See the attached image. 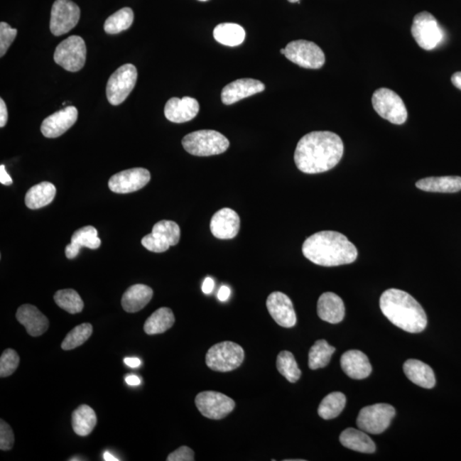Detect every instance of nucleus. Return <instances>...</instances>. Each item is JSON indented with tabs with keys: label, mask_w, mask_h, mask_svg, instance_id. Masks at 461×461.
<instances>
[{
	"label": "nucleus",
	"mask_w": 461,
	"mask_h": 461,
	"mask_svg": "<svg viewBox=\"0 0 461 461\" xmlns=\"http://www.w3.org/2000/svg\"><path fill=\"white\" fill-rule=\"evenodd\" d=\"M344 155V143L337 134L317 131L304 135L295 148L294 160L300 171L310 175L331 170Z\"/></svg>",
	"instance_id": "obj_1"
},
{
	"label": "nucleus",
	"mask_w": 461,
	"mask_h": 461,
	"mask_svg": "<svg viewBox=\"0 0 461 461\" xmlns=\"http://www.w3.org/2000/svg\"><path fill=\"white\" fill-rule=\"evenodd\" d=\"M303 256L316 265L337 266L352 264L358 256L354 244L334 231L316 232L303 244Z\"/></svg>",
	"instance_id": "obj_2"
},
{
	"label": "nucleus",
	"mask_w": 461,
	"mask_h": 461,
	"mask_svg": "<svg viewBox=\"0 0 461 461\" xmlns=\"http://www.w3.org/2000/svg\"><path fill=\"white\" fill-rule=\"evenodd\" d=\"M380 310L396 327L410 333H420L426 327L427 316L411 295L398 289H389L380 298Z\"/></svg>",
	"instance_id": "obj_3"
},
{
	"label": "nucleus",
	"mask_w": 461,
	"mask_h": 461,
	"mask_svg": "<svg viewBox=\"0 0 461 461\" xmlns=\"http://www.w3.org/2000/svg\"><path fill=\"white\" fill-rule=\"evenodd\" d=\"M182 146L189 154L210 156L224 153L230 146L229 141L215 130H200L185 135Z\"/></svg>",
	"instance_id": "obj_4"
},
{
	"label": "nucleus",
	"mask_w": 461,
	"mask_h": 461,
	"mask_svg": "<svg viewBox=\"0 0 461 461\" xmlns=\"http://www.w3.org/2000/svg\"><path fill=\"white\" fill-rule=\"evenodd\" d=\"M244 359L242 347L236 342L225 341L211 347L206 354V364L211 370L227 373L239 367Z\"/></svg>",
	"instance_id": "obj_5"
},
{
	"label": "nucleus",
	"mask_w": 461,
	"mask_h": 461,
	"mask_svg": "<svg viewBox=\"0 0 461 461\" xmlns=\"http://www.w3.org/2000/svg\"><path fill=\"white\" fill-rule=\"evenodd\" d=\"M371 102L375 112L393 124L401 125L408 119V111L403 99L391 89H378L374 92Z\"/></svg>",
	"instance_id": "obj_6"
},
{
	"label": "nucleus",
	"mask_w": 461,
	"mask_h": 461,
	"mask_svg": "<svg viewBox=\"0 0 461 461\" xmlns=\"http://www.w3.org/2000/svg\"><path fill=\"white\" fill-rule=\"evenodd\" d=\"M137 78L136 67L131 63L118 67L107 83V95L109 104L116 107L124 103L134 90Z\"/></svg>",
	"instance_id": "obj_7"
},
{
	"label": "nucleus",
	"mask_w": 461,
	"mask_h": 461,
	"mask_svg": "<svg viewBox=\"0 0 461 461\" xmlns=\"http://www.w3.org/2000/svg\"><path fill=\"white\" fill-rule=\"evenodd\" d=\"M396 416V409L386 403L367 406L359 411L357 420L358 428L367 433L380 434L391 425Z\"/></svg>",
	"instance_id": "obj_8"
},
{
	"label": "nucleus",
	"mask_w": 461,
	"mask_h": 461,
	"mask_svg": "<svg viewBox=\"0 0 461 461\" xmlns=\"http://www.w3.org/2000/svg\"><path fill=\"white\" fill-rule=\"evenodd\" d=\"M87 59V46L80 36H70L57 46L54 61L67 71L77 72L82 69Z\"/></svg>",
	"instance_id": "obj_9"
},
{
	"label": "nucleus",
	"mask_w": 461,
	"mask_h": 461,
	"mask_svg": "<svg viewBox=\"0 0 461 461\" xmlns=\"http://www.w3.org/2000/svg\"><path fill=\"white\" fill-rule=\"evenodd\" d=\"M411 32L418 45L425 50H434L443 40V33L437 19L427 11L414 16Z\"/></svg>",
	"instance_id": "obj_10"
},
{
	"label": "nucleus",
	"mask_w": 461,
	"mask_h": 461,
	"mask_svg": "<svg viewBox=\"0 0 461 461\" xmlns=\"http://www.w3.org/2000/svg\"><path fill=\"white\" fill-rule=\"evenodd\" d=\"M285 56L290 61L305 69L318 70L325 65L323 50L314 42L298 40L286 45Z\"/></svg>",
	"instance_id": "obj_11"
},
{
	"label": "nucleus",
	"mask_w": 461,
	"mask_h": 461,
	"mask_svg": "<svg viewBox=\"0 0 461 461\" xmlns=\"http://www.w3.org/2000/svg\"><path fill=\"white\" fill-rule=\"evenodd\" d=\"M80 10L71 0H56L50 12V29L55 36L69 33L77 25Z\"/></svg>",
	"instance_id": "obj_12"
},
{
	"label": "nucleus",
	"mask_w": 461,
	"mask_h": 461,
	"mask_svg": "<svg viewBox=\"0 0 461 461\" xmlns=\"http://www.w3.org/2000/svg\"><path fill=\"white\" fill-rule=\"evenodd\" d=\"M195 403L202 416L217 421L227 417L235 408L234 400L217 391L200 393L196 396Z\"/></svg>",
	"instance_id": "obj_13"
},
{
	"label": "nucleus",
	"mask_w": 461,
	"mask_h": 461,
	"mask_svg": "<svg viewBox=\"0 0 461 461\" xmlns=\"http://www.w3.org/2000/svg\"><path fill=\"white\" fill-rule=\"evenodd\" d=\"M150 180L151 173L147 169L130 168L113 175L109 180V188L116 193H131L145 188Z\"/></svg>",
	"instance_id": "obj_14"
},
{
	"label": "nucleus",
	"mask_w": 461,
	"mask_h": 461,
	"mask_svg": "<svg viewBox=\"0 0 461 461\" xmlns=\"http://www.w3.org/2000/svg\"><path fill=\"white\" fill-rule=\"evenodd\" d=\"M266 308L275 322L281 327L291 328L297 323V315L288 295L280 291L271 293L266 299Z\"/></svg>",
	"instance_id": "obj_15"
},
{
	"label": "nucleus",
	"mask_w": 461,
	"mask_h": 461,
	"mask_svg": "<svg viewBox=\"0 0 461 461\" xmlns=\"http://www.w3.org/2000/svg\"><path fill=\"white\" fill-rule=\"evenodd\" d=\"M78 118V111L75 107H67L46 117L42 122L40 131L45 138L60 137L73 126Z\"/></svg>",
	"instance_id": "obj_16"
},
{
	"label": "nucleus",
	"mask_w": 461,
	"mask_h": 461,
	"mask_svg": "<svg viewBox=\"0 0 461 461\" xmlns=\"http://www.w3.org/2000/svg\"><path fill=\"white\" fill-rule=\"evenodd\" d=\"M240 218L234 210L224 208L213 215L210 222V231L219 239H234L239 234Z\"/></svg>",
	"instance_id": "obj_17"
},
{
	"label": "nucleus",
	"mask_w": 461,
	"mask_h": 461,
	"mask_svg": "<svg viewBox=\"0 0 461 461\" xmlns=\"http://www.w3.org/2000/svg\"><path fill=\"white\" fill-rule=\"evenodd\" d=\"M264 90L265 85L260 80L239 79L223 88L222 101L224 104L231 105Z\"/></svg>",
	"instance_id": "obj_18"
},
{
	"label": "nucleus",
	"mask_w": 461,
	"mask_h": 461,
	"mask_svg": "<svg viewBox=\"0 0 461 461\" xmlns=\"http://www.w3.org/2000/svg\"><path fill=\"white\" fill-rule=\"evenodd\" d=\"M200 108L197 100L190 97L172 98L165 105L164 114L168 121L184 124L194 119L200 112Z\"/></svg>",
	"instance_id": "obj_19"
},
{
	"label": "nucleus",
	"mask_w": 461,
	"mask_h": 461,
	"mask_svg": "<svg viewBox=\"0 0 461 461\" xmlns=\"http://www.w3.org/2000/svg\"><path fill=\"white\" fill-rule=\"evenodd\" d=\"M16 320L26 328L27 332L32 337H39L44 334L49 327V320L46 316L31 304H24L16 312Z\"/></svg>",
	"instance_id": "obj_20"
},
{
	"label": "nucleus",
	"mask_w": 461,
	"mask_h": 461,
	"mask_svg": "<svg viewBox=\"0 0 461 461\" xmlns=\"http://www.w3.org/2000/svg\"><path fill=\"white\" fill-rule=\"evenodd\" d=\"M340 364L342 371L353 379H366L371 373L369 359L359 350L347 351L342 355Z\"/></svg>",
	"instance_id": "obj_21"
},
{
	"label": "nucleus",
	"mask_w": 461,
	"mask_h": 461,
	"mask_svg": "<svg viewBox=\"0 0 461 461\" xmlns=\"http://www.w3.org/2000/svg\"><path fill=\"white\" fill-rule=\"evenodd\" d=\"M317 313L321 320L328 323H340L345 315V303L337 294L325 293L318 300Z\"/></svg>",
	"instance_id": "obj_22"
},
{
	"label": "nucleus",
	"mask_w": 461,
	"mask_h": 461,
	"mask_svg": "<svg viewBox=\"0 0 461 461\" xmlns=\"http://www.w3.org/2000/svg\"><path fill=\"white\" fill-rule=\"evenodd\" d=\"M403 371L410 381L416 386L425 389H431L435 386V374L430 366L418 361V359H410L404 363Z\"/></svg>",
	"instance_id": "obj_23"
},
{
	"label": "nucleus",
	"mask_w": 461,
	"mask_h": 461,
	"mask_svg": "<svg viewBox=\"0 0 461 461\" xmlns=\"http://www.w3.org/2000/svg\"><path fill=\"white\" fill-rule=\"evenodd\" d=\"M153 297V291L146 285H134L125 291L121 298V305L128 313L143 310Z\"/></svg>",
	"instance_id": "obj_24"
},
{
	"label": "nucleus",
	"mask_w": 461,
	"mask_h": 461,
	"mask_svg": "<svg viewBox=\"0 0 461 461\" xmlns=\"http://www.w3.org/2000/svg\"><path fill=\"white\" fill-rule=\"evenodd\" d=\"M416 188L424 192L455 193L461 191V177H428L416 182Z\"/></svg>",
	"instance_id": "obj_25"
},
{
	"label": "nucleus",
	"mask_w": 461,
	"mask_h": 461,
	"mask_svg": "<svg viewBox=\"0 0 461 461\" xmlns=\"http://www.w3.org/2000/svg\"><path fill=\"white\" fill-rule=\"evenodd\" d=\"M340 440L342 446L351 450L364 454H373L376 450L373 440L362 430L346 429L341 433Z\"/></svg>",
	"instance_id": "obj_26"
},
{
	"label": "nucleus",
	"mask_w": 461,
	"mask_h": 461,
	"mask_svg": "<svg viewBox=\"0 0 461 461\" xmlns=\"http://www.w3.org/2000/svg\"><path fill=\"white\" fill-rule=\"evenodd\" d=\"M57 190L50 182L44 181L33 185L25 197V204L28 209L39 210L48 206L56 196Z\"/></svg>",
	"instance_id": "obj_27"
},
{
	"label": "nucleus",
	"mask_w": 461,
	"mask_h": 461,
	"mask_svg": "<svg viewBox=\"0 0 461 461\" xmlns=\"http://www.w3.org/2000/svg\"><path fill=\"white\" fill-rule=\"evenodd\" d=\"M97 424L94 410L87 405H82L72 414V427L80 437H87L94 430Z\"/></svg>",
	"instance_id": "obj_28"
},
{
	"label": "nucleus",
	"mask_w": 461,
	"mask_h": 461,
	"mask_svg": "<svg viewBox=\"0 0 461 461\" xmlns=\"http://www.w3.org/2000/svg\"><path fill=\"white\" fill-rule=\"evenodd\" d=\"M175 322V315L168 308H160L146 321L143 330L148 335L163 333Z\"/></svg>",
	"instance_id": "obj_29"
},
{
	"label": "nucleus",
	"mask_w": 461,
	"mask_h": 461,
	"mask_svg": "<svg viewBox=\"0 0 461 461\" xmlns=\"http://www.w3.org/2000/svg\"><path fill=\"white\" fill-rule=\"evenodd\" d=\"M215 40L224 45L237 46L243 43L245 31L243 27L236 23H221L214 29Z\"/></svg>",
	"instance_id": "obj_30"
},
{
	"label": "nucleus",
	"mask_w": 461,
	"mask_h": 461,
	"mask_svg": "<svg viewBox=\"0 0 461 461\" xmlns=\"http://www.w3.org/2000/svg\"><path fill=\"white\" fill-rule=\"evenodd\" d=\"M336 349L325 340H318L311 347L308 353V367L312 370L327 367Z\"/></svg>",
	"instance_id": "obj_31"
},
{
	"label": "nucleus",
	"mask_w": 461,
	"mask_h": 461,
	"mask_svg": "<svg viewBox=\"0 0 461 461\" xmlns=\"http://www.w3.org/2000/svg\"><path fill=\"white\" fill-rule=\"evenodd\" d=\"M345 405V395L342 392H332L321 401L318 408L319 416L324 420H332L340 416Z\"/></svg>",
	"instance_id": "obj_32"
},
{
	"label": "nucleus",
	"mask_w": 461,
	"mask_h": 461,
	"mask_svg": "<svg viewBox=\"0 0 461 461\" xmlns=\"http://www.w3.org/2000/svg\"><path fill=\"white\" fill-rule=\"evenodd\" d=\"M134 19L133 10L129 7L122 8L105 21L104 31L109 35H116L132 26Z\"/></svg>",
	"instance_id": "obj_33"
},
{
	"label": "nucleus",
	"mask_w": 461,
	"mask_h": 461,
	"mask_svg": "<svg viewBox=\"0 0 461 461\" xmlns=\"http://www.w3.org/2000/svg\"><path fill=\"white\" fill-rule=\"evenodd\" d=\"M54 301L62 310L71 315L78 314L82 311L84 303L78 293L75 290L66 289L57 291L54 295Z\"/></svg>",
	"instance_id": "obj_34"
},
{
	"label": "nucleus",
	"mask_w": 461,
	"mask_h": 461,
	"mask_svg": "<svg viewBox=\"0 0 461 461\" xmlns=\"http://www.w3.org/2000/svg\"><path fill=\"white\" fill-rule=\"evenodd\" d=\"M277 369L290 383H295L301 378V370L293 353L282 351L277 357Z\"/></svg>",
	"instance_id": "obj_35"
},
{
	"label": "nucleus",
	"mask_w": 461,
	"mask_h": 461,
	"mask_svg": "<svg viewBox=\"0 0 461 461\" xmlns=\"http://www.w3.org/2000/svg\"><path fill=\"white\" fill-rule=\"evenodd\" d=\"M94 329L90 323H83L77 325L67 334L62 342L63 350H72L77 348L86 342L92 336Z\"/></svg>",
	"instance_id": "obj_36"
},
{
	"label": "nucleus",
	"mask_w": 461,
	"mask_h": 461,
	"mask_svg": "<svg viewBox=\"0 0 461 461\" xmlns=\"http://www.w3.org/2000/svg\"><path fill=\"white\" fill-rule=\"evenodd\" d=\"M71 243L77 244L79 247H87L97 249L100 247L101 240L99 238L98 231L94 227L87 226L80 228L71 237Z\"/></svg>",
	"instance_id": "obj_37"
},
{
	"label": "nucleus",
	"mask_w": 461,
	"mask_h": 461,
	"mask_svg": "<svg viewBox=\"0 0 461 461\" xmlns=\"http://www.w3.org/2000/svg\"><path fill=\"white\" fill-rule=\"evenodd\" d=\"M152 232L167 241L170 246H175L180 239V228L175 222L161 221L156 223Z\"/></svg>",
	"instance_id": "obj_38"
},
{
	"label": "nucleus",
	"mask_w": 461,
	"mask_h": 461,
	"mask_svg": "<svg viewBox=\"0 0 461 461\" xmlns=\"http://www.w3.org/2000/svg\"><path fill=\"white\" fill-rule=\"evenodd\" d=\"M20 358L14 349H7L4 351L0 358V377L6 378L15 373L19 366Z\"/></svg>",
	"instance_id": "obj_39"
},
{
	"label": "nucleus",
	"mask_w": 461,
	"mask_h": 461,
	"mask_svg": "<svg viewBox=\"0 0 461 461\" xmlns=\"http://www.w3.org/2000/svg\"><path fill=\"white\" fill-rule=\"evenodd\" d=\"M18 35V29L12 28L9 24L2 22L0 23V57H4L13 43L16 36Z\"/></svg>",
	"instance_id": "obj_40"
},
{
	"label": "nucleus",
	"mask_w": 461,
	"mask_h": 461,
	"mask_svg": "<svg viewBox=\"0 0 461 461\" xmlns=\"http://www.w3.org/2000/svg\"><path fill=\"white\" fill-rule=\"evenodd\" d=\"M141 243L143 246L147 249L148 251L155 253L167 251L169 247H170V245H169L167 241L161 238L160 236L153 234V232L143 237Z\"/></svg>",
	"instance_id": "obj_41"
},
{
	"label": "nucleus",
	"mask_w": 461,
	"mask_h": 461,
	"mask_svg": "<svg viewBox=\"0 0 461 461\" xmlns=\"http://www.w3.org/2000/svg\"><path fill=\"white\" fill-rule=\"evenodd\" d=\"M15 435L11 427L3 420L0 421V450H11L13 448Z\"/></svg>",
	"instance_id": "obj_42"
},
{
	"label": "nucleus",
	"mask_w": 461,
	"mask_h": 461,
	"mask_svg": "<svg viewBox=\"0 0 461 461\" xmlns=\"http://www.w3.org/2000/svg\"><path fill=\"white\" fill-rule=\"evenodd\" d=\"M168 461H193L195 455L192 448L182 446L168 456Z\"/></svg>",
	"instance_id": "obj_43"
},
{
	"label": "nucleus",
	"mask_w": 461,
	"mask_h": 461,
	"mask_svg": "<svg viewBox=\"0 0 461 461\" xmlns=\"http://www.w3.org/2000/svg\"><path fill=\"white\" fill-rule=\"evenodd\" d=\"M80 247L77 244L74 243H70L67 244L65 248V255L67 259H74L76 256L79 255Z\"/></svg>",
	"instance_id": "obj_44"
},
{
	"label": "nucleus",
	"mask_w": 461,
	"mask_h": 461,
	"mask_svg": "<svg viewBox=\"0 0 461 461\" xmlns=\"http://www.w3.org/2000/svg\"><path fill=\"white\" fill-rule=\"evenodd\" d=\"M8 111L4 99H0V128H4L7 124Z\"/></svg>",
	"instance_id": "obj_45"
},
{
	"label": "nucleus",
	"mask_w": 461,
	"mask_h": 461,
	"mask_svg": "<svg viewBox=\"0 0 461 461\" xmlns=\"http://www.w3.org/2000/svg\"><path fill=\"white\" fill-rule=\"evenodd\" d=\"M0 182L5 185H11L12 184V179L9 173L6 172L5 165L3 164L0 166Z\"/></svg>",
	"instance_id": "obj_46"
},
{
	"label": "nucleus",
	"mask_w": 461,
	"mask_h": 461,
	"mask_svg": "<svg viewBox=\"0 0 461 461\" xmlns=\"http://www.w3.org/2000/svg\"><path fill=\"white\" fill-rule=\"evenodd\" d=\"M215 288V281L212 278H206L204 283H202V291L206 295L212 293Z\"/></svg>",
	"instance_id": "obj_47"
},
{
	"label": "nucleus",
	"mask_w": 461,
	"mask_h": 461,
	"mask_svg": "<svg viewBox=\"0 0 461 461\" xmlns=\"http://www.w3.org/2000/svg\"><path fill=\"white\" fill-rule=\"evenodd\" d=\"M231 289L227 286H222L218 291L217 298L221 302H226L230 298Z\"/></svg>",
	"instance_id": "obj_48"
},
{
	"label": "nucleus",
	"mask_w": 461,
	"mask_h": 461,
	"mask_svg": "<svg viewBox=\"0 0 461 461\" xmlns=\"http://www.w3.org/2000/svg\"><path fill=\"white\" fill-rule=\"evenodd\" d=\"M124 362L126 366L132 368H137L141 366V361L136 357H129L124 359Z\"/></svg>",
	"instance_id": "obj_49"
},
{
	"label": "nucleus",
	"mask_w": 461,
	"mask_h": 461,
	"mask_svg": "<svg viewBox=\"0 0 461 461\" xmlns=\"http://www.w3.org/2000/svg\"><path fill=\"white\" fill-rule=\"evenodd\" d=\"M126 383L131 386H138L141 384V379L138 377L136 375H129L126 376Z\"/></svg>",
	"instance_id": "obj_50"
},
{
	"label": "nucleus",
	"mask_w": 461,
	"mask_h": 461,
	"mask_svg": "<svg viewBox=\"0 0 461 461\" xmlns=\"http://www.w3.org/2000/svg\"><path fill=\"white\" fill-rule=\"evenodd\" d=\"M451 80L454 86L461 90V72H456L452 75Z\"/></svg>",
	"instance_id": "obj_51"
},
{
	"label": "nucleus",
	"mask_w": 461,
	"mask_h": 461,
	"mask_svg": "<svg viewBox=\"0 0 461 461\" xmlns=\"http://www.w3.org/2000/svg\"><path fill=\"white\" fill-rule=\"evenodd\" d=\"M104 460L105 461H118L119 459L116 458L115 456L111 454V452L107 451L104 454Z\"/></svg>",
	"instance_id": "obj_52"
},
{
	"label": "nucleus",
	"mask_w": 461,
	"mask_h": 461,
	"mask_svg": "<svg viewBox=\"0 0 461 461\" xmlns=\"http://www.w3.org/2000/svg\"><path fill=\"white\" fill-rule=\"evenodd\" d=\"M288 1L291 3H298L300 1V0H288Z\"/></svg>",
	"instance_id": "obj_53"
},
{
	"label": "nucleus",
	"mask_w": 461,
	"mask_h": 461,
	"mask_svg": "<svg viewBox=\"0 0 461 461\" xmlns=\"http://www.w3.org/2000/svg\"><path fill=\"white\" fill-rule=\"evenodd\" d=\"M281 54H285L286 53V49L283 48L281 50Z\"/></svg>",
	"instance_id": "obj_54"
},
{
	"label": "nucleus",
	"mask_w": 461,
	"mask_h": 461,
	"mask_svg": "<svg viewBox=\"0 0 461 461\" xmlns=\"http://www.w3.org/2000/svg\"><path fill=\"white\" fill-rule=\"evenodd\" d=\"M200 1H207V0H200Z\"/></svg>",
	"instance_id": "obj_55"
}]
</instances>
